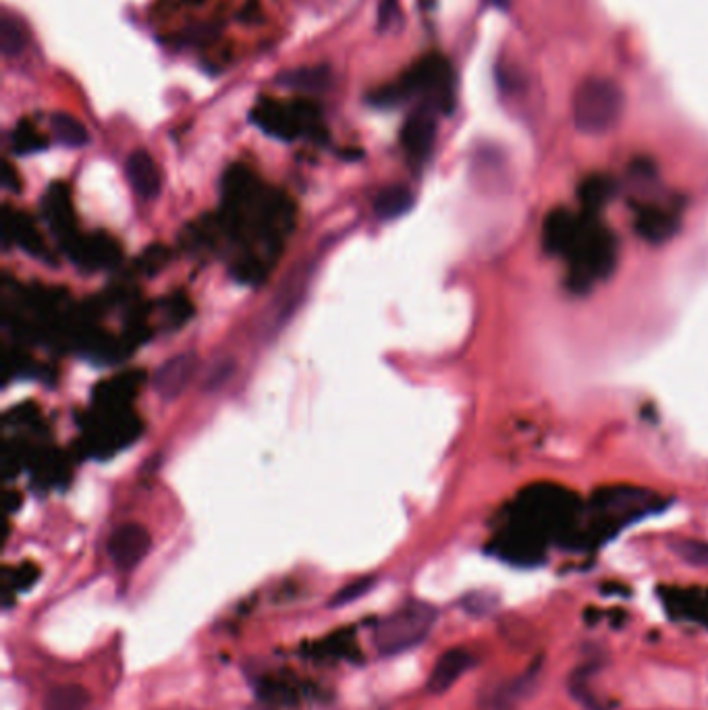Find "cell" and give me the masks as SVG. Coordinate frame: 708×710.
<instances>
[{"mask_svg":"<svg viewBox=\"0 0 708 710\" xmlns=\"http://www.w3.org/2000/svg\"><path fill=\"white\" fill-rule=\"evenodd\" d=\"M625 111V94L617 81L588 77L571 98V117L584 135H605L613 131Z\"/></svg>","mask_w":708,"mask_h":710,"instance_id":"cell-1","label":"cell"},{"mask_svg":"<svg viewBox=\"0 0 708 710\" xmlns=\"http://www.w3.org/2000/svg\"><path fill=\"white\" fill-rule=\"evenodd\" d=\"M437 619L439 611L432 605L422 603V600H410L374 625V646L383 657L410 652L430 636Z\"/></svg>","mask_w":708,"mask_h":710,"instance_id":"cell-2","label":"cell"},{"mask_svg":"<svg viewBox=\"0 0 708 710\" xmlns=\"http://www.w3.org/2000/svg\"><path fill=\"white\" fill-rule=\"evenodd\" d=\"M250 117L264 133L277 140L291 142L299 138V135H312L314 140L324 138V127L320 125V106L306 98L287 104L262 98L254 106Z\"/></svg>","mask_w":708,"mask_h":710,"instance_id":"cell-3","label":"cell"},{"mask_svg":"<svg viewBox=\"0 0 708 710\" xmlns=\"http://www.w3.org/2000/svg\"><path fill=\"white\" fill-rule=\"evenodd\" d=\"M397 84L405 100L420 96L424 98V104L434 108L437 113L449 115L453 111L455 75L451 63L441 57V54H428V57H424L407 71Z\"/></svg>","mask_w":708,"mask_h":710,"instance_id":"cell-4","label":"cell"},{"mask_svg":"<svg viewBox=\"0 0 708 710\" xmlns=\"http://www.w3.org/2000/svg\"><path fill=\"white\" fill-rule=\"evenodd\" d=\"M142 432V424L131 409H119V412H100L94 409L88 434H86V449L92 455L106 457L138 439Z\"/></svg>","mask_w":708,"mask_h":710,"instance_id":"cell-5","label":"cell"},{"mask_svg":"<svg viewBox=\"0 0 708 710\" xmlns=\"http://www.w3.org/2000/svg\"><path fill=\"white\" fill-rule=\"evenodd\" d=\"M67 256L84 270H106L113 268L121 260L119 243L104 233H94L81 237L77 235L63 245Z\"/></svg>","mask_w":708,"mask_h":710,"instance_id":"cell-6","label":"cell"},{"mask_svg":"<svg viewBox=\"0 0 708 710\" xmlns=\"http://www.w3.org/2000/svg\"><path fill=\"white\" fill-rule=\"evenodd\" d=\"M152 538L140 524H123L108 538V557L121 571L138 567L148 555Z\"/></svg>","mask_w":708,"mask_h":710,"instance_id":"cell-7","label":"cell"},{"mask_svg":"<svg viewBox=\"0 0 708 710\" xmlns=\"http://www.w3.org/2000/svg\"><path fill=\"white\" fill-rule=\"evenodd\" d=\"M434 138H437V111L422 104L401 129L403 150L412 162L422 165L434 146Z\"/></svg>","mask_w":708,"mask_h":710,"instance_id":"cell-8","label":"cell"},{"mask_svg":"<svg viewBox=\"0 0 708 710\" xmlns=\"http://www.w3.org/2000/svg\"><path fill=\"white\" fill-rule=\"evenodd\" d=\"M42 214L52 233L59 237L65 245L75 239L79 233L75 229V212L71 202V191L65 183H52L48 185L46 194L42 198Z\"/></svg>","mask_w":708,"mask_h":710,"instance_id":"cell-9","label":"cell"},{"mask_svg":"<svg viewBox=\"0 0 708 710\" xmlns=\"http://www.w3.org/2000/svg\"><path fill=\"white\" fill-rule=\"evenodd\" d=\"M196 370H198L196 353H177L175 358H171L156 370L152 378V387L162 399H175L185 391L189 382H192Z\"/></svg>","mask_w":708,"mask_h":710,"instance_id":"cell-10","label":"cell"},{"mask_svg":"<svg viewBox=\"0 0 708 710\" xmlns=\"http://www.w3.org/2000/svg\"><path fill=\"white\" fill-rule=\"evenodd\" d=\"M144 382L142 372H129L104 380L94 391V409L100 412H119V409H129L131 399L138 393Z\"/></svg>","mask_w":708,"mask_h":710,"instance_id":"cell-11","label":"cell"},{"mask_svg":"<svg viewBox=\"0 0 708 710\" xmlns=\"http://www.w3.org/2000/svg\"><path fill=\"white\" fill-rule=\"evenodd\" d=\"M474 667L472 652L466 648H451L443 652L437 665L430 671L428 677V692L434 696H441L451 690L461 675H466Z\"/></svg>","mask_w":708,"mask_h":710,"instance_id":"cell-12","label":"cell"},{"mask_svg":"<svg viewBox=\"0 0 708 710\" xmlns=\"http://www.w3.org/2000/svg\"><path fill=\"white\" fill-rule=\"evenodd\" d=\"M3 237L7 243H15L23 252L34 258H44L48 254L46 245L42 241L40 231L32 223V218L19 212L5 208L3 212Z\"/></svg>","mask_w":708,"mask_h":710,"instance_id":"cell-13","label":"cell"},{"mask_svg":"<svg viewBox=\"0 0 708 710\" xmlns=\"http://www.w3.org/2000/svg\"><path fill=\"white\" fill-rule=\"evenodd\" d=\"M125 171H127L129 185L133 187L135 194L146 198V200L158 196V191H160V171L156 167L154 158L146 150H135L127 158Z\"/></svg>","mask_w":708,"mask_h":710,"instance_id":"cell-14","label":"cell"},{"mask_svg":"<svg viewBox=\"0 0 708 710\" xmlns=\"http://www.w3.org/2000/svg\"><path fill=\"white\" fill-rule=\"evenodd\" d=\"M277 84L287 90L304 92V94H320L331 86V69L318 67H299L291 71H283L277 75Z\"/></svg>","mask_w":708,"mask_h":710,"instance_id":"cell-15","label":"cell"},{"mask_svg":"<svg viewBox=\"0 0 708 710\" xmlns=\"http://www.w3.org/2000/svg\"><path fill=\"white\" fill-rule=\"evenodd\" d=\"M414 206L412 191L403 185H391L380 191L374 200V212L380 221H395Z\"/></svg>","mask_w":708,"mask_h":710,"instance_id":"cell-16","label":"cell"},{"mask_svg":"<svg viewBox=\"0 0 708 710\" xmlns=\"http://www.w3.org/2000/svg\"><path fill=\"white\" fill-rule=\"evenodd\" d=\"M92 702L90 692L79 684L52 688L44 698V710H86Z\"/></svg>","mask_w":708,"mask_h":710,"instance_id":"cell-17","label":"cell"},{"mask_svg":"<svg viewBox=\"0 0 708 710\" xmlns=\"http://www.w3.org/2000/svg\"><path fill=\"white\" fill-rule=\"evenodd\" d=\"M50 127L54 138L67 148H84L90 142V133L84 123H79L75 117L67 113H57L50 119Z\"/></svg>","mask_w":708,"mask_h":710,"instance_id":"cell-18","label":"cell"},{"mask_svg":"<svg viewBox=\"0 0 708 710\" xmlns=\"http://www.w3.org/2000/svg\"><path fill=\"white\" fill-rule=\"evenodd\" d=\"M27 46V30L25 25L13 15L5 13L0 19V48L7 57H17Z\"/></svg>","mask_w":708,"mask_h":710,"instance_id":"cell-19","label":"cell"},{"mask_svg":"<svg viewBox=\"0 0 708 710\" xmlns=\"http://www.w3.org/2000/svg\"><path fill=\"white\" fill-rule=\"evenodd\" d=\"M11 146L15 154H34L40 152L48 146L44 135H40V131L30 123V121H21L17 123V127L11 133Z\"/></svg>","mask_w":708,"mask_h":710,"instance_id":"cell-20","label":"cell"},{"mask_svg":"<svg viewBox=\"0 0 708 710\" xmlns=\"http://www.w3.org/2000/svg\"><path fill=\"white\" fill-rule=\"evenodd\" d=\"M671 551L692 567L708 569V542L696 538H675L671 542Z\"/></svg>","mask_w":708,"mask_h":710,"instance_id":"cell-21","label":"cell"},{"mask_svg":"<svg viewBox=\"0 0 708 710\" xmlns=\"http://www.w3.org/2000/svg\"><path fill=\"white\" fill-rule=\"evenodd\" d=\"M372 586H374V578H362V580H358V582L347 584L345 588H341V590L333 596L331 607H343V605L353 603V600H358V598H362L366 592H370Z\"/></svg>","mask_w":708,"mask_h":710,"instance_id":"cell-22","label":"cell"},{"mask_svg":"<svg viewBox=\"0 0 708 710\" xmlns=\"http://www.w3.org/2000/svg\"><path fill=\"white\" fill-rule=\"evenodd\" d=\"M266 275V268L258 258H245L235 266V277L245 285H260Z\"/></svg>","mask_w":708,"mask_h":710,"instance_id":"cell-23","label":"cell"},{"mask_svg":"<svg viewBox=\"0 0 708 710\" xmlns=\"http://www.w3.org/2000/svg\"><path fill=\"white\" fill-rule=\"evenodd\" d=\"M194 314V308H192V302L183 295V293H177L169 299V318L173 320V324H185L187 318Z\"/></svg>","mask_w":708,"mask_h":710,"instance_id":"cell-24","label":"cell"},{"mask_svg":"<svg viewBox=\"0 0 708 710\" xmlns=\"http://www.w3.org/2000/svg\"><path fill=\"white\" fill-rule=\"evenodd\" d=\"M167 258H169V252H167L165 248H162V245H152V248H148V250L142 254L140 264H142V268L150 275V272H156L160 266H165Z\"/></svg>","mask_w":708,"mask_h":710,"instance_id":"cell-25","label":"cell"},{"mask_svg":"<svg viewBox=\"0 0 708 710\" xmlns=\"http://www.w3.org/2000/svg\"><path fill=\"white\" fill-rule=\"evenodd\" d=\"M395 15H397V0H380L378 30H387Z\"/></svg>","mask_w":708,"mask_h":710,"instance_id":"cell-26","label":"cell"},{"mask_svg":"<svg viewBox=\"0 0 708 710\" xmlns=\"http://www.w3.org/2000/svg\"><path fill=\"white\" fill-rule=\"evenodd\" d=\"M3 185L7 189H11V191H19V175L11 167V162H5V165H3Z\"/></svg>","mask_w":708,"mask_h":710,"instance_id":"cell-27","label":"cell"},{"mask_svg":"<svg viewBox=\"0 0 708 710\" xmlns=\"http://www.w3.org/2000/svg\"><path fill=\"white\" fill-rule=\"evenodd\" d=\"M488 3L497 9H509L513 0H488Z\"/></svg>","mask_w":708,"mask_h":710,"instance_id":"cell-28","label":"cell"}]
</instances>
